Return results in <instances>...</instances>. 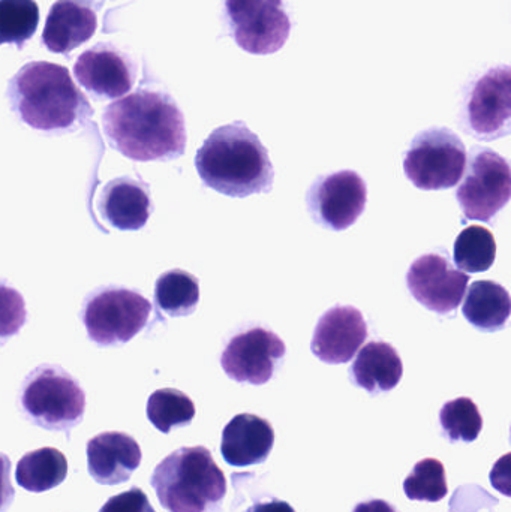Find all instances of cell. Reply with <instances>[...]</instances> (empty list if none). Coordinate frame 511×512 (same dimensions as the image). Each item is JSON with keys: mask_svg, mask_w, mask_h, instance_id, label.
I'll return each mask as SVG.
<instances>
[{"mask_svg": "<svg viewBox=\"0 0 511 512\" xmlns=\"http://www.w3.org/2000/svg\"><path fill=\"white\" fill-rule=\"evenodd\" d=\"M195 417V405L185 393L174 388L155 391L147 402V418L161 433L188 426Z\"/></svg>", "mask_w": 511, "mask_h": 512, "instance_id": "d4e9b609", "label": "cell"}, {"mask_svg": "<svg viewBox=\"0 0 511 512\" xmlns=\"http://www.w3.org/2000/svg\"><path fill=\"white\" fill-rule=\"evenodd\" d=\"M510 195L509 162L494 150L474 147L470 153L467 176L456 192L465 218L491 222L509 204Z\"/></svg>", "mask_w": 511, "mask_h": 512, "instance_id": "ba28073f", "label": "cell"}, {"mask_svg": "<svg viewBox=\"0 0 511 512\" xmlns=\"http://www.w3.org/2000/svg\"><path fill=\"white\" fill-rule=\"evenodd\" d=\"M225 15L234 41L251 54L276 53L290 36L282 0H225Z\"/></svg>", "mask_w": 511, "mask_h": 512, "instance_id": "30bf717a", "label": "cell"}, {"mask_svg": "<svg viewBox=\"0 0 511 512\" xmlns=\"http://www.w3.org/2000/svg\"><path fill=\"white\" fill-rule=\"evenodd\" d=\"M275 444V430L264 418L252 414L236 415L222 432L221 453L228 465L236 468L266 462Z\"/></svg>", "mask_w": 511, "mask_h": 512, "instance_id": "ac0fdd59", "label": "cell"}, {"mask_svg": "<svg viewBox=\"0 0 511 512\" xmlns=\"http://www.w3.org/2000/svg\"><path fill=\"white\" fill-rule=\"evenodd\" d=\"M207 188L233 198L272 191L275 170L260 138L243 122L215 129L195 156Z\"/></svg>", "mask_w": 511, "mask_h": 512, "instance_id": "7a4b0ae2", "label": "cell"}, {"mask_svg": "<svg viewBox=\"0 0 511 512\" xmlns=\"http://www.w3.org/2000/svg\"><path fill=\"white\" fill-rule=\"evenodd\" d=\"M8 98L21 122L38 131H69L93 114L68 69L56 63L24 65L9 81Z\"/></svg>", "mask_w": 511, "mask_h": 512, "instance_id": "3957f363", "label": "cell"}, {"mask_svg": "<svg viewBox=\"0 0 511 512\" xmlns=\"http://www.w3.org/2000/svg\"><path fill=\"white\" fill-rule=\"evenodd\" d=\"M368 189L356 171L318 177L306 194L312 219L327 230L344 231L365 212Z\"/></svg>", "mask_w": 511, "mask_h": 512, "instance_id": "8fae6325", "label": "cell"}, {"mask_svg": "<svg viewBox=\"0 0 511 512\" xmlns=\"http://www.w3.org/2000/svg\"><path fill=\"white\" fill-rule=\"evenodd\" d=\"M511 300L500 283L479 280L468 289L464 301V316L470 324L488 333L503 330L509 321Z\"/></svg>", "mask_w": 511, "mask_h": 512, "instance_id": "44dd1931", "label": "cell"}, {"mask_svg": "<svg viewBox=\"0 0 511 512\" xmlns=\"http://www.w3.org/2000/svg\"><path fill=\"white\" fill-rule=\"evenodd\" d=\"M248 512H296L288 502L270 501L263 504H255Z\"/></svg>", "mask_w": 511, "mask_h": 512, "instance_id": "1f68e13d", "label": "cell"}, {"mask_svg": "<svg viewBox=\"0 0 511 512\" xmlns=\"http://www.w3.org/2000/svg\"><path fill=\"white\" fill-rule=\"evenodd\" d=\"M511 74L497 66L483 74L465 96L461 126L477 140L494 141L510 134Z\"/></svg>", "mask_w": 511, "mask_h": 512, "instance_id": "9c48e42d", "label": "cell"}, {"mask_svg": "<svg viewBox=\"0 0 511 512\" xmlns=\"http://www.w3.org/2000/svg\"><path fill=\"white\" fill-rule=\"evenodd\" d=\"M20 405L35 426L50 432H69L83 420L86 394L65 370L42 366L24 379Z\"/></svg>", "mask_w": 511, "mask_h": 512, "instance_id": "5b68a950", "label": "cell"}, {"mask_svg": "<svg viewBox=\"0 0 511 512\" xmlns=\"http://www.w3.org/2000/svg\"><path fill=\"white\" fill-rule=\"evenodd\" d=\"M368 339V324L356 307L335 306L327 310L312 337L311 351L327 364H345Z\"/></svg>", "mask_w": 511, "mask_h": 512, "instance_id": "9a60e30c", "label": "cell"}, {"mask_svg": "<svg viewBox=\"0 0 511 512\" xmlns=\"http://www.w3.org/2000/svg\"><path fill=\"white\" fill-rule=\"evenodd\" d=\"M15 490L11 484V460L0 454V512L9 510L14 502Z\"/></svg>", "mask_w": 511, "mask_h": 512, "instance_id": "4dcf8cb0", "label": "cell"}, {"mask_svg": "<svg viewBox=\"0 0 511 512\" xmlns=\"http://www.w3.org/2000/svg\"><path fill=\"white\" fill-rule=\"evenodd\" d=\"M150 484L168 512H210L227 493L224 472L204 447H183L165 457Z\"/></svg>", "mask_w": 511, "mask_h": 512, "instance_id": "277c9868", "label": "cell"}, {"mask_svg": "<svg viewBox=\"0 0 511 512\" xmlns=\"http://www.w3.org/2000/svg\"><path fill=\"white\" fill-rule=\"evenodd\" d=\"M285 352L287 346L278 334L255 327L228 342L221 355V366L233 381L263 385L273 378Z\"/></svg>", "mask_w": 511, "mask_h": 512, "instance_id": "7c38bea8", "label": "cell"}, {"mask_svg": "<svg viewBox=\"0 0 511 512\" xmlns=\"http://www.w3.org/2000/svg\"><path fill=\"white\" fill-rule=\"evenodd\" d=\"M152 304L125 288H105L87 298L83 324L93 342L101 346L120 345L137 336L149 321Z\"/></svg>", "mask_w": 511, "mask_h": 512, "instance_id": "52a82bcc", "label": "cell"}, {"mask_svg": "<svg viewBox=\"0 0 511 512\" xmlns=\"http://www.w3.org/2000/svg\"><path fill=\"white\" fill-rule=\"evenodd\" d=\"M87 471L102 486L128 483L141 463V448L132 436L107 432L87 442Z\"/></svg>", "mask_w": 511, "mask_h": 512, "instance_id": "e0dca14e", "label": "cell"}, {"mask_svg": "<svg viewBox=\"0 0 511 512\" xmlns=\"http://www.w3.org/2000/svg\"><path fill=\"white\" fill-rule=\"evenodd\" d=\"M350 373L354 384L368 393H387L401 382L404 364L392 345L371 342L359 352Z\"/></svg>", "mask_w": 511, "mask_h": 512, "instance_id": "ffe728a7", "label": "cell"}, {"mask_svg": "<svg viewBox=\"0 0 511 512\" xmlns=\"http://www.w3.org/2000/svg\"><path fill=\"white\" fill-rule=\"evenodd\" d=\"M98 209L117 230H141L152 213L149 189L131 177L113 180L102 189Z\"/></svg>", "mask_w": 511, "mask_h": 512, "instance_id": "d6986e66", "label": "cell"}, {"mask_svg": "<svg viewBox=\"0 0 511 512\" xmlns=\"http://www.w3.org/2000/svg\"><path fill=\"white\" fill-rule=\"evenodd\" d=\"M102 128L111 146L132 161H171L185 153V117L159 90H137L108 105Z\"/></svg>", "mask_w": 511, "mask_h": 512, "instance_id": "6da1fadb", "label": "cell"}, {"mask_svg": "<svg viewBox=\"0 0 511 512\" xmlns=\"http://www.w3.org/2000/svg\"><path fill=\"white\" fill-rule=\"evenodd\" d=\"M470 276L450 264L446 256L426 254L411 264L407 286L420 304L438 315L455 312L464 300Z\"/></svg>", "mask_w": 511, "mask_h": 512, "instance_id": "4fadbf2b", "label": "cell"}, {"mask_svg": "<svg viewBox=\"0 0 511 512\" xmlns=\"http://www.w3.org/2000/svg\"><path fill=\"white\" fill-rule=\"evenodd\" d=\"M38 24L35 0H0V47L12 44L21 50L35 35Z\"/></svg>", "mask_w": 511, "mask_h": 512, "instance_id": "484cf974", "label": "cell"}, {"mask_svg": "<svg viewBox=\"0 0 511 512\" xmlns=\"http://www.w3.org/2000/svg\"><path fill=\"white\" fill-rule=\"evenodd\" d=\"M440 423L452 442H474L483 429L482 414L468 397L447 402L441 409Z\"/></svg>", "mask_w": 511, "mask_h": 512, "instance_id": "83f0119b", "label": "cell"}, {"mask_svg": "<svg viewBox=\"0 0 511 512\" xmlns=\"http://www.w3.org/2000/svg\"><path fill=\"white\" fill-rule=\"evenodd\" d=\"M450 512H458V511H456V508H455V507H453V505H452V504H450Z\"/></svg>", "mask_w": 511, "mask_h": 512, "instance_id": "836d02e7", "label": "cell"}, {"mask_svg": "<svg viewBox=\"0 0 511 512\" xmlns=\"http://www.w3.org/2000/svg\"><path fill=\"white\" fill-rule=\"evenodd\" d=\"M467 149L447 128H432L416 135L404 156V171L423 191H443L461 182L467 168Z\"/></svg>", "mask_w": 511, "mask_h": 512, "instance_id": "8992f818", "label": "cell"}, {"mask_svg": "<svg viewBox=\"0 0 511 512\" xmlns=\"http://www.w3.org/2000/svg\"><path fill=\"white\" fill-rule=\"evenodd\" d=\"M155 300L162 312L174 318L191 315L200 301L197 277L179 268L167 271L156 282Z\"/></svg>", "mask_w": 511, "mask_h": 512, "instance_id": "603a6c76", "label": "cell"}, {"mask_svg": "<svg viewBox=\"0 0 511 512\" xmlns=\"http://www.w3.org/2000/svg\"><path fill=\"white\" fill-rule=\"evenodd\" d=\"M353 512H398L389 502L374 499V501L362 502L357 505Z\"/></svg>", "mask_w": 511, "mask_h": 512, "instance_id": "d6a6232c", "label": "cell"}, {"mask_svg": "<svg viewBox=\"0 0 511 512\" xmlns=\"http://www.w3.org/2000/svg\"><path fill=\"white\" fill-rule=\"evenodd\" d=\"M68 475V460L56 448H39L21 457L15 469L18 486L27 492L44 493L56 489Z\"/></svg>", "mask_w": 511, "mask_h": 512, "instance_id": "7402d4cb", "label": "cell"}, {"mask_svg": "<svg viewBox=\"0 0 511 512\" xmlns=\"http://www.w3.org/2000/svg\"><path fill=\"white\" fill-rule=\"evenodd\" d=\"M455 262L461 271L483 273L494 265L497 242L488 228L471 225L465 228L455 243Z\"/></svg>", "mask_w": 511, "mask_h": 512, "instance_id": "cb8c5ba5", "label": "cell"}, {"mask_svg": "<svg viewBox=\"0 0 511 512\" xmlns=\"http://www.w3.org/2000/svg\"><path fill=\"white\" fill-rule=\"evenodd\" d=\"M99 512H156L149 498L140 487H132L128 492L113 496L105 502Z\"/></svg>", "mask_w": 511, "mask_h": 512, "instance_id": "f546056e", "label": "cell"}, {"mask_svg": "<svg viewBox=\"0 0 511 512\" xmlns=\"http://www.w3.org/2000/svg\"><path fill=\"white\" fill-rule=\"evenodd\" d=\"M26 319V303L20 292L0 282V342L15 336Z\"/></svg>", "mask_w": 511, "mask_h": 512, "instance_id": "f1b7e54d", "label": "cell"}, {"mask_svg": "<svg viewBox=\"0 0 511 512\" xmlns=\"http://www.w3.org/2000/svg\"><path fill=\"white\" fill-rule=\"evenodd\" d=\"M78 83L98 99H120L137 78L134 62L113 44H98L80 54L74 65Z\"/></svg>", "mask_w": 511, "mask_h": 512, "instance_id": "5bb4252c", "label": "cell"}, {"mask_svg": "<svg viewBox=\"0 0 511 512\" xmlns=\"http://www.w3.org/2000/svg\"><path fill=\"white\" fill-rule=\"evenodd\" d=\"M404 492L411 501H443L449 493L443 463L437 459L420 460L404 481Z\"/></svg>", "mask_w": 511, "mask_h": 512, "instance_id": "4316f807", "label": "cell"}, {"mask_svg": "<svg viewBox=\"0 0 511 512\" xmlns=\"http://www.w3.org/2000/svg\"><path fill=\"white\" fill-rule=\"evenodd\" d=\"M101 8L96 0H57L48 12L42 44L51 53H71L95 35Z\"/></svg>", "mask_w": 511, "mask_h": 512, "instance_id": "2e32d148", "label": "cell"}]
</instances>
